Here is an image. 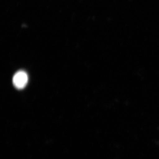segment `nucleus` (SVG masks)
<instances>
[{"instance_id": "f257e3e1", "label": "nucleus", "mask_w": 159, "mask_h": 159, "mask_svg": "<svg viewBox=\"0 0 159 159\" xmlns=\"http://www.w3.org/2000/svg\"><path fill=\"white\" fill-rule=\"evenodd\" d=\"M28 80L26 73L23 71H20L16 73L13 79L14 85L18 89H22L26 86Z\"/></svg>"}]
</instances>
